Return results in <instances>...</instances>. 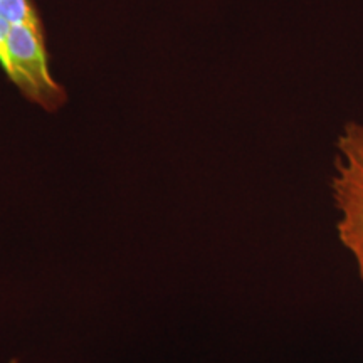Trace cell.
Returning <instances> with one entry per match:
<instances>
[{"mask_svg": "<svg viewBox=\"0 0 363 363\" xmlns=\"http://www.w3.org/2000/svg\"><path fill=\"white\" fill-rule=\"evenodd\" d=\"M0 67L24 98L48 111L66 103L54 79L45 30L34 0H0Z\"/></svg>", "mask_w": 363, "mask_h": 363, "instance_id": "cell-1", "label": "cell"}, {"mask_svg": "<svg viewBox=\"0 0 363 363\" xmlns=\"http://www.w3.org/2000/svg\"><path fill=\"white\" fill-rule=\"evenodd\" d=\"M333 201L340 212L338 238L355 257L363 281V126L348 123L337 140Z\"/></svg>", "mask_w": 363, "mask_h": 363, "instance_id": "cell-2", "label": "cell"}]
</instances>
